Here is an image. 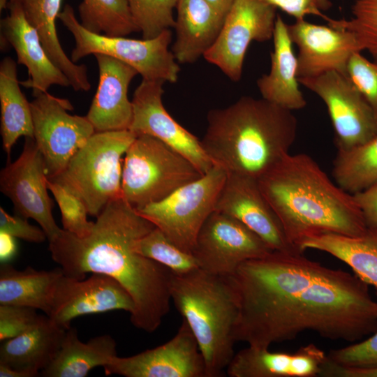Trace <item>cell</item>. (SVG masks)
I'll return each mask as SVG.
<instances>
[{"mask_svg": "<svg viewBox=\"0 0 377 377\" xmlns=\"http://www.w3.org/2000/svg\"><path fill=\"white\" fill-rule=\"evenodd\" d=\"M94 55L98 68V85L86 117L96 132L128 130L133 105L128 89L139 73L114 57L103 54Z\"/></svg>", "mask_w": 377, "mask_h": 377, "instance_id": "21", "label": "cell"}, {"mask_svg": "<svg viewBox=\"0 0 377 377\" xmlns=\"http://www.w3.org/2000/svg\"><path fill=\"white\" fill-rule=\"evenodd\" d=\"M349 20H335L333 26L352 31L363 50L377 63V0H355Z\"/></svg>", "mask_w": 377, "mask_h": 377, "instance_id": "35", "label": "cell"}, {"mask_svg": "<svg viewBox=\"0 0 377 377\" xmlns=\"http://www.w3.org/2000/svg\"><path fill=\"white\" fill-rule=\"evenodd\" d=\"M134 302L125 288L111 276L91 273L87 279H75L64 274L59 279L50 317L56 324L68 330L79 316L123 310L130 315Z\"/></svg>", "mask_w": 377, "mask_h": 377, "instance_id": "19", "label": "cell"}, {"mask_svg": "<svg viewBox=\"0 0 377 377\" xmlns=\"http://www.w3.org/2000/svg\"><path fill=\"white\" fill-rule=\"evenodd\" d=\"M298 82L325 103L337 150L353 148L377 136V118L346 75L330 71Z\"/></svg>", "mask_w": 377, "mask_h": 377, "instance_id": "12", "label": "cell"}, {"mask_svg": "<svg viewBox=\"0 0 377 377\" xmlns=\"http://www.w3.org/2000/svg\"><path fill=\"white\" fill-rule=\"evenodd\" d=\"M136 135L129 130L95 132L64 169L48 180L77 196L88 214L97 217L110 201L122 197V156Z\"/></svg>", "mask_w": 377, "mask_h": 377, "instance_id": "6", "label": "cell"}, {"mask_svg": "<svg viewBox=\"0 0 377 377\" xmlns=\"http://www.w3.org/2000/svg\"><path fill=\"white\" fill-rule=\"evenodd\" d=\"M20 84L16 62L10 57H5L0 64L1 135L8 161L12 147L20 137L34 138L30 103Z\"/></svg>", "mask_w": 377, "mask_h": 377, "instance_id": "30", "label": "cell"}, {"mask_svg": "<svg viewBox=\"0 0 377 377\" xmlns=\"http://www.w3.org/2000/svg\"><path fill=\"white\" fill-rule=\"evenodd\" d=\"M106 375L125 377H207L196 339L182 318L168 342L130 357H114L104 367Z\"/></svg>", "mask_w": 377, "mask_h": 377, "instance_id": "16", "label": "cell"}, {"mask_svg": "<svg viewBox=\"0 0 377 377\" xmlns=\"http://www.w3.org/2000/svg\"><path fill=\"white\" fill-rule=\"evenodd\" d=\"M30 103L34 139L45 163L47 179L59 174L96 132L86 116L71 115V102L47 92Z\"/></svg>", "mask_w": 377, "mask_h": 377, "instance_id": "10", "label": "cell"}, {"mask_svg": "<svg viewBox=\"0 0 377 377\" xmlns=\"http://www.w3.org/2000/svg\"><path fill=\"white\" fill-rule=\"evenodd\" d=\"M172 52L180 64H192L210 48L225 17L207 0H178Z\"/></svg>", "mask_w": 377, "mask_h": 377, "instance_id": "25", "label": "cell"}, {"mask_svg": "<svg viewBox=\"0 0 377 377\" xmlns=\"http://www.w3.org/2000/svg\"><path fill=\"white\" fill-rule=\"evenodd\" d=\"M346 75L372 108L377 118V63L361 52L354 53L348 60Z\"/></svg>", "mask_w": 377, "mask_h": 377, "instance_id": "37", "label": "cell"}, {"mask_svg": "<svg viewBox=\"0 0 377 377\" xmlns=\"http://www.w3.org/2000/svg\"><path fill=\"white\" fill-rule=\"evenodd\" d=\"M297 246L303 251L316 249L341 260L377 293V229L367 228L364 234L356 237L331 232H314L304 237Z\"/></svg>", "mask_w": 377, "mask_h": 377, "instance_id": "26", "label": "cell"}, {"mask_svg": "<svg viewBox=\"0 0 377 377\" xmlns=\"http://www.w3.org/2000/svg\"><path fill=\"white\" fill-rule=\"evenodd\" d=\"M230 278L239 308L236 342L269 348L304 331L354 342L377 330L369 285L304 253L273 251L243 263Z\"/></svg>", "mask_w": 377, "mask_h": 377, "instance_id": "1", "label": "cell"}, {"mask_svg": "<svg viewBox=\"0 0 377 377\" xmlns=\"http://www.w3.org/2000/svg\"><path fill=\"white\" fill-rule=\"evenodd\" d=\"M332 174L337 184L350 194L377 184V136L347 150H337Z\"/></svg>", "mask_w": 377, "mask_h": 377, "instance_id": "31", "label": "cell"}, {"mask_svg": "<svg viewBox=\"0 0 377 377\" xmlns=\"http://www.w3.org/2000/svg\"><path fill=\"white\" fill-rule=\"evenodd\" d=\"M276 8H279L295 20L304 19L307 15L319 16L327 23L332 19L324 15V12L332 6V0H262Z\"/></svg>", "mask_w": 377, "mask_h": 377, "instance_id": "40", "label": "cell"}, {"mask_svg": "<svg viewBox=\"0 0 377 377\" xmlns=\"http://www.w3.org/2000/svg\"><path fill=\"white\" fill-rule=\"evenodd\" d=\"M0 232L34 243H41L47 239L41 228L30 224L27 219L19 215L9 214L2 207H0Z\"/></svg>", "mask_w": 377, "mask_h": 377, "instance_id": "41", "label": "cell"}, {"mask_svg": "<svg viewBox=\"0 0 377 377\" xmlns=\"http://www.w3.org/2000/svg\"><path fill=\"white\" fill-rule=\"evenodd\" d=\"M273 251L237 219L214 211L201 227L192 254L207 272L232 276L243 263Z\"/></svg>", "mask_w": 377, "mask_h": 377, "instance_id": "13", "label": "cell"}, {"mask_svg": "<svg viewBox=\"0 0 377 377\" xmlns=\"http://www.w3.org/2000/svg\"><path fill=\"white\" fill-rule=\"evenodd\" d=\"M327 358L334 364L348 368H377V330L361 341L341 348L332 350Z\"/></svg>", "mask_w": 377, "mask_h": 377, "instance_id": "38", "label": "cell"}, {"mask_svg": "<svg viewBox=\"0 0 377 377\" xmlns=\"http://www.w3.org/2000/svg\"><path fill=\"white\" fill-rule=\"evenodd\" d=\"M117 356V343L109 334L91 339L78 338L77 330L69 327L51 363L40 372L45 377H84L96 367H105Z\"/></svg>", "mask_w": 377, "mask_h": 377, "instance_id": "27", "label": "cell"}, {"mask_svg": "<svg viewBox=\"0 0 377 377\" xmlns=\"http://www.w3.org/2000/svg\"><path fill=\"white\" fill-rule=\"evenodd\" d=\"M66 330L47 315H40L25 332L2 341L0 364L28 372L33 377L39 376L56 356Z\"/></svg>", "mask_w": 377, "mask_h": 377, "instance_id": "23", "label": "cell"}, {"mask_svg": "<svg viewBox=\"0 0 377 377\" xmlns=\"http://www.w3.org/2000/svg\"><path fill=\"white\" fill-rule=\"evenodd\" d=\"M133 20L143 39L157 37L175 27L173 9L178 0H128Z\"/></svg>", "mask_w": 377, "mask_h": 377, "instance_id": "34", "label": "cell"}, {"mask_svg": "<svg viewBox=\"0 0 377 377\" xmlns=\"http://www.w3.org/2000/svg\"><path fill=\"white\" fill-rule=\"evenodd\" d=\"M78 11L80 23L92 33L126 36L140 32L128 0H82Z\"/></svg>", "mask_w": 377, "mask_h": 377, "instance_id": "32", "label": "cell"}, {"mask_svg": "<svg viewBox=\"0 0 377 377\" xmlns=\"http://www.w3.org/2000/svg\"><path fill=\"white\" fill-rule=\"evenodd\" d=\"M163 80H142L133 99V117L129 131L136 136L148 135L172 147L191 161L203 174L214 165L201 140L181 126L164 108Z\"/></svg>", "mask_w": 377, "mask_h": 377, "instance_id": "15", "label": "cell"}, {"mask_svg": "<svg viewBox=\"0 0 377 377\" xmlns=\"http://www.w3.org/2000/svg\"><path fill=\"white\" fill-rule=\"evenodd\" d=\"M215 211L243 223L273 251L304 253L288 239L278 216L256 179L227 173Z\"/></svg>", "mask_w": 377, "mask_h": 377, "instance_id": "17", "label": "cell"}, {"mask_svg": "<svg viewBox=\"0 0 377 377\" xmlns=\"http://www.w3.org/2000/svg\"><path fill=\"white\" fill-rule=\"evenodd\" d=\"M276 9L262 0H235L218 37L204 54V58L231 80L239 81L251 42L272 38Z\"/></svg>", "mask_w": 377, "mask_h": 377, "instance_id": "11", "label": "cell"}, {"mask_svg": "<svg viewBox=\"0 0 377 377\" xmlns=\"http://www.w3.org/2000/svg\"><path fill=\"white\" fill-rule=\"evenodd\" d=\"M1 377H33V376L25 371L14 369L7 365L0 364Z\"/></svg>", "mask_w": 377, "mask_h": 377, "instance_id": "46", "label": "cell"}, {"mask_svg": "<svg viewBox=\"0 0 377 377\" xmlns=\"http://www.w3.org/2000/svg\"><path fill=\"white\" fill-rule=\"evenodd\" d=\"M203 175L191 161L163 142L148 135H137L123 162L122 198L138 211Z\"/></svg>", "mask_w": 377, "mask_h": 377, "instance_id": "7", "label": "cell"}, {"mask_svg": "<svg viewBox=\"0 0 377 377\" xmlns=\"http://www.w3.org/2000/svg\"><path fill=\"white\" fill-rule=\"evenodd\" d=\"M327 354L316 345L301 346L294 353L271 352L249 346L235 353L226 368L230 377L320 376Z\"/></svg>", "mask_w": 377, "mask_h": 377, "instance_id": "22", "label": "cell"}, {"mask_svg": "<svg viewBox=\"0 0 377 377\" xmlns=\"http://www.w3.org/2000/svg\"><path fill=\"white\" fill-rule=\"evenodd\" d=\"M367 228L377 229V184L353 194Z\"/></svg>", "mask_w": 377, "mask_h": 377, "instance_id": "42", "label": "cell"}, {"mask_svg": "<svg viewBox=\"0 0 377 377\" xmlns=\"http://www.w3.org/2000/svg\"><path fill=\"white\" fill-rule=\"evenodd\" d=\"M47 180L45 163L34 139L25 138L18 158L8 161L0 172V190L12 201L15 214L36 221L50 242L62 229L52 216Z\"/></svg>", "mask_w": 377, "mask_h": 377, "instance_id": "14", "label": "cell"}, {"mask_svg": "<svg viewBox=\"0 0 377 377\" xmlns=\"http://www.w3.org/2000/svg\"><path fill=\"white\" fill-rule=\"evenodd\" d=\"M19 1H22V0H19ZM8 1H9V0H0V8H1V10L7 8Z\"/></svg>", "mask_w": 377, "mask_h": 377, "instance_id": "47", "label": "cell"}, {"mask_svg": "<svg viewBox=\"0 0 377 377\" xmlns=\"http://www.w3.org/2000/svg\"><path fill=\"white\" fill-rule=\"evenodd\" d=\"M214 9L226 17L235 0H207Z\"/></svg>", "mask_w": 377, "mask_h": 377, "instance_id": "45", "label": "cell"}, {"mask_svg": "<svg viewBox=\"0 0 377 377\" xmlns=\"http://www.w3.org/2000/svg\"><path fill=\"white\" fill-rule=\"evenodd\" d=\"M322 377H377V368L358 369L338 366L327 358L320 374Z\"/></svg>", "mask_w": 377, "mask_h": 377, "instance_id": "43", "label": "cell"}, {"mask_svg": "<svg viewBox=\"0 0 377 377\" xmlns=\"http://www.w3.org/2000/svg\"><path fill=\"white\" fill-rule=\"evenodd\" d=\"M290 38L298 49L297 77L309 78L330 71L346 75L350 57L362 47L350 31L304 19L288 24Z\"/></svg>", "mask_w": 377, "mask_h": 377, "instance_id": "18", "label": "cell"}, {"mask_svg": "<svg viewBox=\"0 0 377 377\" xmlns=\"http://www.w3.org/2000/svg\"><path fill=\"white\" fill-rule=\"evenodd\" d=\"M154 227L121 197L108 203L88 235L62 229L49 242V251L68 277L101 273L118 281L134 302L131 323L153 332L170 311L171 271L135 252L133 244Z\"/></svg>", "mask_w": 377, "mask_h": 377, "instance_id": "2", "label": "cell"}, {"mask_svg": "<svg viewBox=\"0 0 377 377\" xmlns=\"http://www.w3.org/2000/svg\"><path fill=\"white\" fill-rule=\"evenodd\" d=\"M34 308L0 304V341L15 337L25 332L38 320L40 314Z\"/></svg>", "mask_w": 377, "mask_h": 377, "instance_id": "39", "label": "cell"}, {"mask_svg": "<svg viewBox=\"0 0 377 377\" xmlns=\"http://www.w3.org/2000/svg\"><path fill=\"white\" fill-rule=\"evenodd\" d=\"M272 38L270 71L258 79V90L262 98L271 103L291 111L301 110L306 101L299 88L297 59L293 50L288 24L279 15Z\"/></svg>", "mask_w": 377, "mask_h": 377, "instance_id": "24", "label": "cell"}, {"mask_svg": "<svg viewBox=\"0 0 377 377\" xmlns=\"http://www.w3.org/2000/svg\"><path fill=\"white\" fill-rule=\"evenodd\" d=\"M226 177V171L214 164L200 178L136 212L177 246L192 253L201 227L215 211Z\"/></svg>", "mask_w": 377, "mask_h": 377, "instance_id": "9", "label": "cell"}, {"mask_svg": "<svg viewBox=\"0 0 377 377\" xmlns=\"http://www.w3.org/2000/svg\"><path fill=\"white\" fill-rule=\"evenodd\" d=\"M8 15L1 20V36L15 50L17 63L25 66L29 78L20 81L24 87L31 88L33 96L47 92L56 84L71 87L66 75L49 58L34 27L27 21L22 1L9 0Z\"/></svg>", "mask_w": 377, "mask_h": 377, "instance_id": "20", "label": "cell"}, {"mask_svg": "<svg viewBox=\"0 0 377 377\" xmlns=\"http://www.w3.org/2000/svg\"><path fill=\"white\" fill-rule=\"evenodd\" d=\"M58 18L75 40L71 59L76 63L89 54H103L133 67L143 79L177 82L180 67L169 45L170 29L151 39H133L92 33L76 18L73 7L66 4Z\"/></svg>", "mask_w": 377, "mask_h": 377, "instance_id": "8", "label": "cell"}, {"mask_svg": "<svg viewBox=\"0 0 377 377\" xmlns=\"http://www.w3.org/2000/svg\"><path fill=\"white\" fill-rule=\"evenodd\" d=\"M47 188L60 209L63 229L80 237L88 235L94 222L87 220L88 212L84 202L58 183L47 180Z\"/></svg>", "mask_w": 377, "mask_h": 377, "instance_id": "36", "label": "cell"}, {"mask_svg": "<svg viewBox=\"0 0 377 377\" xmlns=\"http://www.w3.org/2000/svg\"><path fill=\"white\" fill-rule=\"evenodd\" d=\"M17 251L15 237L4 232H0V260L1 263H9Z\"/></svg>", "mask_w": 377, "mask_h": 377, "instance_id": "44", "label": "cell"}, {"mask_svg": "<svg viewBox=\"0 0 377 377\" xmlns=\"http://www.w3.org/2000/svg\"><path fill=\"white\" fill-rule=\"evenodd\" d=\"M170 293L196 339L207 376H223L235 355L234 332L239 313L230 276L200 268L182 274L171 272Z\"/></svg>", "mask_w": 377, "mask_h": 377, "instance_id": "5", "label": "cell"}, {"mask_svg": "<svg viewBox=\"0 0 377 377\" xmlns=\"http://www.w3.org/2000/svg\"><path fill=\"white\" fill-rule=\"evenodd\" d=\"M133 249L174 274H185L200 268L192 253L179 248L156 227L138 239Z\"/></svg>", "mask_w": 377, "mask_h": 377, "instance_id": "33", "label": "cell"}, {"mask_svg": "<svg viewBox=\"0 0 377 377\" xmlns=\"http://www.w3.org/2000/svg\"><path fill=\"white\" fill-rule=\"evenodd\" d=\"M207 120L200 140L214 163L257 180L290 154L298 128L293 111L262 97L242 96L209 110Z\"/></svg>", "mask_w": 377, "mask_h": 377, "instance_id": "4", "label": "cell"}, {"mask_svg": "<svg viewBox=\"0 0 377 377\" xmlns=\"http://www.w3.org/2000/svg\"><path fill=\"white\" fill-rule=\"evenodd\" d=\"M22 3L25 17L36 30L47 54L68 77L71 87L75 91H89L87 67L76 64L66 54L57 34L56 20L61 0H22Z\"/></svg>", "mask_w": 377, "mask_h": 377, "instance_id": "29", "label": "cell"}, {"mask_svg": "<svg viewBox=\"0 0 377 377\" xmlns=\"http://www.w3.org/2000/svg\"><path fill=\"white\" fill-rule=\"evenodd\" d=\"M62 269L17 270L9 263L0 266V304L29 306L48 316Z\"/></svg>", "mask_w": 377, "mask_h": 377, "instance_id": "28", "label": "cell"}, {"mask_svg": "<svg viewBox=\"0 0 377 377\" xmlns=\"http://www.w3.org/2000/svg\"><path fill=\"white\" fill-rule=\"evenodd\" d=\"M258 182L297 247L311 233L356 237L367 229L353 195L335 184L308 154H288Z\"/></svg>", "mask_w": 377, "mask_h": 377, "instance_id": "3", "label": "cell"}]
</instances>
